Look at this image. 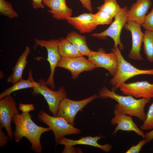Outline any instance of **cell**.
Segmentation results:
<instances>
[{"instance_id":"6da1fadb","label":"cell","mask_w":153,"mask_h":153,"mask_svg":"<svg viewBox=\"0 0 153 153\" xmlns=\"http://www.w3.org/2000/svg\"><path fill=\"white\" fill-rule=\"evenodd\" d=\"M12 121L15 125L13 137L15 141L18 143L23 137L27 139L31 144V148L36 153L42 152V146L40 142L41 135L44 132L51 130L49 128L40 126L32 120L29 113L14 114Z\"/></svg>"},{"instance_id":"7a4b0ae2","label":"cell","mask_w":153,"mask_h":153,"mask_svg":"<svg viewBox=\"0 0 153 153\" xmlns=\"http://www.w3.org/2000/svg\"><path fill=\"white\" fill-rule=\"evenodd\" d=\"M98 94L101 98H109L116 101L118 104L115 105L114 109L128 115L136 117L143 122L145 120L146 114L144 108L151 99L141 98L136 99L131 95H122L117 94L115 91L110 90L105 86L99 90Z\"/></svg>"},{"instance_id":"3957f363","label":"cell","mask_w":153,"mask_h":153,"mask_svg":"<svg viewBox=\"0 0 153 153\" xmlns=\"http://www.w3.org/2000/svg\"><path fill=\"white\" fill-rule=\"evenodd\" d=\"M111 50L116 54L118 60L116 73L110 80L112 86L111 90L115 91L126 80L136 76L142 75H153V69H139L127 61L122 55L120 50L118 47H114Z\"/></svg>"},{"instance_id":"277c9868","label":"cell","mask_w":153,"mask_h":153,"mask_svg":"<svg viewBox=\"0 0 153 153\" xmlns=\"http://www.w3.org/2000/svg\"><path fill=\"white\" fill-rule=\"evenodd\" d=\"M40 121L46 124L53 131L56 143L66 135L79 134L81 131L69 123L61 116H52L43 110H41L38 114Z\"/></svg>"},{"instance_id":"5b68a950","label":"cell","mask_w":153,"mask_h":153,"mask_svg":"<svg viewBox=\"0 0 153 153\" xmlns=\"http://www.w3.org/2000/svg\"><path fill=\"white\" fill-rule=\"evenodd\" d=\"M40 86L33 88L31 94L36 96L40 94L46 100L48 106L49 111L54 116H57L60 103L66 97V93L64 87L61 86L57 91L50 89L48 87L45 81L43 79L39 80Z\"/></svg>"},{"instance_id":"8992f818","label":"cell","mask_w":153,"mask_h":153,"mask_svg":"<svg viewBox=\"0 0 153 153\" xmlns=\"http://www.w3.org/2000/svg\"><path fill=\"white\" fill-rule=\"evenodd\" d=\"M61 39L49 40H40L36 38L35 39L34 49L37 46H40L41 47H45L47 50L48 58L47 60L49 63L50 72L49 77L45 82L46 85L49 86L52 90H54L55 88L54 79L55 68L61 58L58 48Z\"/></svg>"},{"instance_id":"52a82bcc","label":"cell","mask_w":153,"mask_h":153,"mask_svg":"<svg viewBox=\"0 0 153 153\" xmlns=\"http://www.w3.org/2000/svg\"><path fill=\"white\" fill-rule=\"evenodd\" d=\"M128 10L126 6L122 8L115 16L114 21L107 29L101 33L92 34L91 36L103 39L106 38L107 36L109 37L114 41V47H118L119 46L120 50H123L124 48L121 42L120 35L127 20L126 14Z\"/></svg>"},{"instance_id":"ba28073f","label":"cell","mask_w":153,"mask_h":153,"mask_svg":"<svg viewBox=\"0 0 153 153\" xmlns=\"http://www.w3.org/2000/svg\"><path fill=\"white\" fill-rule=\"evenodd\" d=\"M99 97H100L99 96L96 94L79 101H74L65 97L60 103L57 116L63 117L74 126L75 119L78 112L88 103Z\"/></svg>"},{"instance_id":"9c48e42d","label":"cell","mask_w":153,"mask_h":153,"mask_svg":"<svg viewBox=\"0 0 153 153\" xmlns=\"http://www.w3.org/2000/svg\"><path fill=\"white\" fill-rule=\"evenodd\" d=\"M18 113L16 102L10 95L0 99V125L5 128L11 141L13 132L11 129V121L14 114Z\"/></svg>"},{"instance_id":"30bf717a","label":"cell","mask_w":153,"mask_h":153,"mask_svg":"<svg viewBox=\"0 0 153 153\" xmlns=\"http://www.w3.org/2000/svg\"><path fill=\"white\" fill-rule=\"evenodd\" d=\"M57 67L68 70L71 73L72 78L74 79L77 78L83 71L92 70L97 68L83 56L73 58L61 57Z\"/></svg>"},{"instance_id":"8fae6325","label":"cell","mask_w":153,"mask_h":153,"mask_svg":"<svg viewBox=\"0 0 153 153\" xmlns=\"http://www.w3.org/2000/svg\"><path fill=\"white\" fill-rule=\"evenodd\" d=\"M88 57V60L97 68L105 69L113 77L115 75L118 69V60L114 52L106 53L101 50L97 52L92 51Z\"/></svg>"},{"instance_id":"7c38bea8","label":"cell","mask_w":153,"mask_h":153,"mask_svg":"<svg viewBox=\"0 0 153 153\" xmlns=\"http://www.w3.org/2000/svg\"><path fill=\"white\" fill-rule=\"evenodd\" d=\"M141 26L134 21L127 20L124 27L130 31L131 34L132 45L128 57L134 60L142 61L143 60L140 52L144 36V33L141 31Z\"/></svg>"},{"instance_id":"4fadbf2b","label":"cell","mask_w":153,"mask_h":153,"mask_svg":"<svg viewBox=\"0 0 153 153\" xmlns=\"http://www.w3.org/2000/svg\"><path fill=\"white\" fill-rule=\"evenodd\" d=\"M123 94L136 98L151 99L153 98V84L147 81L124 83L119 87Z\"/></svg>"},{"instance_id":"5bb4252c","label":"cell","mask_w":153,"mask_h":153,"mask_svg":"<svg viewBox=\"0 0 153 153\" xmlns=\"http://www.w3.org/2000/svg\"><path fill=\"white\" fill-rule=\"evenodd\" d=\"M114 116L112 119L110 123L113 125L116 124L117 126L111 136L115 135L118 131L122 130L134 131L139 136L145 138V134L141 129L138 128L131 116L116 109H114Z\"/></svg>"},{"instance_id":"9a60e30c","label":"cell","mask_w":153,"mask_h":153,"mask_svg":"<svg viewBox=\"0 0 153 153\" xmlns=\"http://www.w3.org/2000/svg\"><path fill=\"white\" fill-rule=\"evenodd\" d=\"M151 4V0H136L127 13V20L134 21L141 26Z\"/></svg>"},{"instance_id":"2e32d148","label":"cell","mask_w":153,"mask_h":153,"mask_svg":"<svg viewBox=\"0 0 153 153\" xmlns=\"http://www.w3.org/2000/svg\"><path fill=\"white\" fill-rule=\"evenodd\" d=\"M94 14L84 13L79 16L67 17L65 20L80 33H88L96 29L97 26L93 22Z\"/></svg>"},{"instance_id":"e0dca14e","label":"cell","mask_w":153,"mask_h":153,"mask_svg":"<svg viewBox=\"0 0 153 153\" xmlns=\"http://www.w3.org/2000/svg\"><path fill=\"white\" fill-rule=\"evenodd\" d=\"M104 136H96L92 137L91 136L84 137H81L80 139L77 140L69 139L64 137L58 141V144L67 146H73L78 144H83L92 146L99 148L105 152H108L112 148L111 145L106 144L104 145L99 144L98 141L104 137Z\"/></svg>"},{"instance_id":"ac0fdd59","label":"cell","mask_w":153,"mask_h":153,"mask_svg":"<svg viewBox=\"0 0 153 153\" xmlns=\"http://www.w3.org/2000/svg\"><path fill=\"white\" fill-rule=\"evenodd\" d=\"M42 2L50 8L48 10L52 17L57 20H65L72 15V10L67 7L66 0H43Z\"/></svg>"},{"instance_id":"d6986e66","label":"cell","mask_w":153,"mask_h":153,"mask_svg":"<svg viewBox=\"0 0 153 153\" xmlns=\"http://www.w3.org/2000/svg\"><path fill=\"white\" fill-rule=\"evenodd\" d=\"M30 52L29 47L28 46H26L24 50L18 58L13 67L12 73L7 79V82L14 84L22 78L23 71L28 63L27 59Z\"/></svg>"},{"instance_id":"ffe728a7","label":"cell","mask_w":153,"mask_h":153,"mask_svg":"<svg viewBox=\"0 0 153 153\" xmlns=\"http://www.w3.org/2000/svg\"><path fill=\"white\" fill-rule=\"evenodd\" d=\"M32 73V71L29 70L27 79L24 80L22 78L13 84L11 86L6 89L0 94V99L6 95H10L12 93L16 91L39 86V82H35L33 79Z\"/></svg>"},{"instance_id":"44dd1931","label":"cell","mask_w":153,"mask_h":153,"mask_svg":"<svg viewBox=\"0 0 153 153\" xmlns=\"http://www.w3.org/2000/svg\"><path fill=\"white\" fill-rule=\"evenodd\" d=\"M65 38L72 44L82 56L88 57L89 55L92 50L87 46L85 36L72 31L67 34Z\"/></svg>"},{"instance_id":"7402d4cb","label":"cell","mask_w":153,"mask_h":153,"mask_svg":"<svg viewBox=\"0 0 153 153\" xmlns=\"http://www.w3.org/2000/svg\"><path fill=\"white\" fill-rule=\"evenodd\" d=\"M58 48L61 57L73 58L82 56L72 44L66 38H61Z\"/></svg>"},{"instance_id":"603a6c76","label":"cell","mask_w":153,"mask_h":153,"mask_svg":"<svg viewBox=\"0 0 153 153\" xmlns=\"http://www.w3.org/2000/svg\"><path fill=\"white\" fill-rule=\"evenodd\" d=\"M143 42L147 60L150 63H153V31L145 30Z\"/></svg>"},{"instance_id":"cb8c5ba5","label":"cell","mask_w":153,"mask_h":153,"mask_svg":"<svg viewBox=\"0 0 153 153\" xmlns=\"http://www.w3.org/2000/svg\"><path fill=\"white\" fill-rule=\"evenodd\" d=\"M103 0V4L97 7L98 10L106 12L114 18L122 9L116 0Z\"/></svg>"},{"instance_id":"d4e9b609","label":"cell","mask_w":153,"mask_h":153,"mask_svg":"<svg viewBox=\"0 0 153 153\" xmlns=\"http://www.w3.org/2000/svg\"><path fill=\"white\" fill-rule=\"evenodd\" d=\"M113 17L109 13L102 10H98L94 14L93 22L97 26L100 25L109 24H110Z\"/></svg>"},{"instance_id":"484cf974","label":"cell","mask_w":153,"mask_h":153,"mask_svg":"<svg viewBox=\"0 0 153 153\" xmlns=\"http://www.w3.org/2000/svg\"><path fill=\"white\" fill-rule=\"evenodd\" d=\"M0 13L10 19L18 16L10 3L5 0H0Z\"/></svg>"},{"instance_id":"4316f807","label":"cell","mask_w":153,"mask_h":153,"mask_svg":"<svg viewBox=\"0 0 153 153\" xmlns=\"http://www.w3.org/2000/svg\"><path fill=\"white\" fill-rule=\"evenodd\" d=\"M140 129L144 130L153 129V102L149 107L146 118L141 126Z\"/></svg>"},{"instance_id":"83f0119b","label":"cell","mask_w":153,"mask_h":153,"mask_svg":"<svg viewBox=\"0 0 153 153\" xmlns=\"http://www.w3.org/2000/svg\"><path fill=\"white\" fill-rule=\"evenodd\" d=\"M141 26L145 30L153 31V8L146 15L144 22Z\"/></svg>"},{"instance_id":"f1b7e54d","label":"cell","mask_w":153,"mask_h":153,"mask_svg":"<svg viewBox=\"0 0 153 153\" xmlns=\"http://www.w3.org/2000/svg\"><path fill=\"white\" fill-rule=\"evenodd\" d=\"M147 143L145 138L140 141L136 145H133L128 150L126 153H139L140 151L143 146Z\"/></svg>"},{"instance_id":"f546056e","label":"cell","mask_w":153,"mask_h":153,"mask_svg":"<svg viewBox=\"0 0 153 153\" xmlns=\"http://www.w3.org/2000/svg\"><path fill=\"white\" fill-rule=\"evenodd\" d=\"M22 111V113L26 114L29 113L31 111L35 109V107L32 104H23L20 103L18 108Z\"/></svg>"},{"instance_id":"4dcf8cb0","label":"cell","mask_w":153,"mask_h":153,"mask_svg":"<svg viewBox=\"0 0 153 153\" xmlns=\"http://www.w3.org/2000/svg\"><path fill=\"white\" fill-rule=\"evenodd\" d=\"M3 127L0 125V147L2 148L5 146L9 141V138L5 135L2 131Z\"/></svg>"},{"instance_id":"1f68e13d","label":"cell","mask_w":153,"mask_h":153,"mask_svg":"<svg viewBox=\"0 0 153 153\" xmlns=\"http://www.w3.org/2000/svg\"><path fill=\"white\" fill-rule=\"evenodd\" d=\"M84 8L88 10L90 12L92 11L91 0H79Z\"/></svg>"},{"instance_id":"d6a6232c","label":"cell","mask_w":153,"mask_h":153,"mask_svg":"<svg viewBox=\"0 0 153 153\" xmlns=\"http://www.w3.org/2000/svg\"><path fill=\"white\" fill-rule=\"evenodd\" d=\"M81 149H76L73 146H65L64 149L62 151L63 153H78L81 152Z\"/></svg>"},{"instance_id":"836d02e7","label":"cell","mask_w":153,"mask_h":153,"mask_svg":"<svg viewBox=\"0 0 153 153\" xmlns=\"http://www.w3.org/2000/svg\"><path fill=\"white\" fill-rule=\"evenodd\" d=\"M43 0H32V4L33 7L34 9L37 8H44V5L42 3Z\"/></svg>"},{"instance_id":"e575fe53","label":"cell","mask_w":153,"mask_h":153,"mask_svg":"<svg viewBox=\"0 0 153 153\" xmlns=\"http://www.w3.org/2000/svg\"><path fill=\"white\" fill-rule=\"evenodd\" d=\"M145 139L148 143L153 139V129L150 131L147 132L145 134Z\"/></svg>"}]
</instances>
